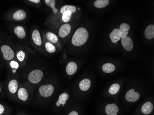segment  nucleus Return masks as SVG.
I'll return each mask as SVG.
<instances>
[{"instance_id": "nucleus-3", "label": "nucleus", "mask_w": 154, "mask_h": 115, "mask_svg": "<svg viewBox=\"0 0 154 115\" xmlns=\"http://www.w3.org/2000/svg\"><path fill=\"white\" fill-rule=\"evenodd\" d=\"M26 13L23 9H18L7 14L6 18L10 21H21L26 18Z\"/></svg>"}, {"instance_id": "nucleus-32", "label": "nucleus", "mask_w": 154, "mask_h": 115, "mask_svg": "<svg viewBox=\"0 0 154 115\" xmlns=\"http://www.w3.org/2000/svg\"><path fill=\"white\" fill-rule=\"evenodd\" d=\"M29 2H32V3H35V4H38L41 1L40 0H30Z\"/></svg>"}, {"instance_id": "nucleus-21", "label": "nucleus", "mask_w": 154, "mask_h": 115, "mask_svg": "<svg viewBox=\"0 0 154 115\" xmlns=\"http://www.w3.org/2000/svg\"><path fill=\"white\" fill-rule=\"evenodd\" d=\"M153 109V105L150 102L145 103L142 107V111L144 114H149L152 112Z\"/></svg>"}, {"instance_id": "nucleus-18", "label": "nucleus", "mask_w": 154, "mask_h": 115, "mask_svg": "<svg viewBox=\"0 0 154 115\" xmlns=\"http://www.w3.org/2000/svg\"><path fill=\"white\" fill-rule=\"evenodd\" d=\"M130 29L129 25L127 23H122L120 26V31L121 32V38H123L127 37L129 31Z\"/></svg>"}, {"instance_id": "nucleus-28", "label": "nucleus", "mask_w": 154, "mask_h": 115, "mask_svg": "<svg viewBox=\"0 0 154 115\" xmlns=\"http://www.w3.org/2000/svg\"><path fill=\"white\" fill-rule=\"evenodd\" d=\"M72 14V13L69 10L64 12L62 14V20L64 22H65V23L69 22L70 20L71 19Z\"/></svg>"}, {"instance_id": "nucleus-7", "label": "nucleus", "mask_w": 154, "mask_h": 115, "mask_svg": "<svg viewBox=\"0 0 154 115\" xmlns=\"http://www.w3.org/2000/svg\"><path fill=\"white\" fill-rule=\"evenodd\" d=\"M13 27V32L14 34L16 35L18 38L23 39L26 37V32L25 29L22 26H16L12 27Z\"/></svg>"}, {"instance_id": "nucleus-23", "label": "nucleus", "mask_w": 154, "mask_h": 115, "mask_svg": "<svg viewBox=\"0 0 154 115\" xmlns=\"http://www.w3.org/2000/svg\"><path fill=\"white\" fill-rule=\"evenodd\" d=\"M103 71L105 73H110L113 72L116 69L115 65L111 63H106L103 65L102 67Z\"/></svg>"}, {"instance_id": "nucleus-10", "label": "nucleus", "mask_w": 154, "mask_h": 115, "mask_svg": "<svg viewBox=\"0 0 154 115\" xmlns=\"http://www.w3.org/2000/svg\"><path fill=\"white\" fill-rule=\"evenodd\" d=\"M71 30V26L68 24H64L62 25L59 29V35L61 38L66 37L70 32Z\"/></svg>"}, {"instance_id": "nucleus-17", "label": "nucleus", "mask_w": 154, "mask_h": 115, "mask_svg": "<svg viewBox=\"0 0 154 115\" xmlns=\"http://www.w3.org/2000/svg\"><path fill=\"white\" fill-rule=\"evenodd\" d=\"M145 38L148 39H151L154 38V25H150L145 29L144 32Z\"/></svg>"}, {"instance_id": "nucleus-6", "label": "nucleus", "mask_w": 154, "mask_h": 115, "mask_svg": "<svg viewBox=\"0 0 154 115\" xmlns=\"http://www.w3.org/2000/svg\"><path fill=\"white\" fill-rule=\"evenodd\" d=\"M8 90L11 95H15L18 91L19 84L17 79L15 78L11 79L8 82Z\"/></svg>"}, {"instance_id": "nucleus-29", "label": "nucleus", "mask_w": 154, "mask_h": 115, "mask_svg": "<svg viewBox=\"0 0 154 115\" xmlns=\"http://www.w3.org/2000/svg\"><path fill=\"white\" fill-rule=\"evenodd\" d=\"M120 89V86L119 84H113V85L111 86L109 89V92L111 95H116L117 92H118Z\"/></svg>"}, {"instance_id": "nucleus-27", "label": "nucleus", "mask_w": 154, "mask_h": 115, "mask_svg": "<svg viewBox=\"0 0 154 115\" xmlns=\"http://www.w3.org/2000/svg\"><path fill=\"white\" fill-rule=\"evenodd\" d=\"M45 3L48 7H51L52 9L53 12L54 14H57L58 12L57 8L55 7V0H45Z\"/></svg>"}, {"instance_id": "nucleus-34", "label": "nucleus", "mask_w": 154, "mask_h": 115, "mask_svg": "<svg viewBox=\"0 0 154 115\" xmlns=\"http://www.w3.org/2000/svg\"><path fill=\"white\" fill-rule=\"evenodd\" d=\"M2 92V89L1 86L0 85V93H1Z\"/></svg>"}, {"instance_id": "nucleus-13", "label": "nucleus", "mask_w": 154, "mask_h": 115, "mask_svg": "<svg viewBox=\"0 0 154 115\" xmlns=\"http://www.w3.org/2000/svg\"><path fill=\"white\" fill-rule=\"evenodd\" d=\"M109 37L112 42L114 44H116L120 40L121 38V32L119 29H115L110 34Z\"/></svg>"}, {"instance_id": "nucleus-14", "label": "nucleus", "mask_w": 154, "mask_h": 115, "mask_svg": "<svg viewBox=\"0 0 154 115\" xmlns=\"http://www.w3.org/2000/svg\"><path fill=\"white\" fill-rule=\"evenodd\" d=\"M105 110L108 115H117L119 111L118 107L115 104H108L106 105Z\"/></svg>"}, {"instance_id": "nucleus-20", "label": "nucleus", "mask_w": 154, "mask_h": 115, "mask_svg": "<svg viewBox=\"0 0 154 115\" xmlns=\"http://www.w3.org/2000/svg\"><path fill=\"white\" fill-rule=\"evenodd\" d=\"M69 95L66 92L61 93L59 97V99L56 103L57 106H60V104H62V106H64L66 103V100L69 98Z\"/></svg>"}, {"instance_id": "nucleus-12", "label": "nucleus", "mask_w": 154, "mask_h": 115, "mask_svg": "<svg viewBox=\"0 0 154 115\" xmlns=\"http://www.w3.org/2000/svg\"><path fill=\"white\" fill-rule=\"evenodd\" d=\"M15 51V59L20 63H22L26 59V53L23 49L16 48L14 47Z\"/></svg>"}, {"instance_id": "nucleus-19", "label": "nucleus", "mask_w": 154, "mask_h": 115, "mask_svg": "<svg viewBox=\"0 0 154 115\" xmlns=\"http://www.w3.org/2000/svg\"><path fill=\"white\" fill-rule=\"evenodd\" d=\"M91 85V82L89 79H85L79 83V87L80 89L83 91L89 90Z\"/></svg>"}, {"instance_id": "nucleus-4", "label": "nucleus", "mask_w": 154, "mask_h": 115, "mask_svg": "<svg viewBox=\"0 0 154 115\" xmlns=\"http://www.w3.org/2000/svg\"><path fill=\"white\" fill-rule=\"evenodd\" d=\"M44 74L42 71L37 69L32 71L28 76V80L32 83L36 84L39 83L43 78Z\"/></svg>"}, {"instance_id": "nucleus-31", "label": "nucleus", "mask_w": 154, "mask_h": 115, "mask_svg": "<svg viewBox=\"0 0 154 115\" xmlns=\"http://www.w3.org/2000/svg\"><path fill=\"white\" fill-rule=\"evenodd\" d=\"M5 111V107L3 104H0V115H2Z\"/></svg>"}, {"instance_id": "nucleus-5", "label": "nucleus", "mask_w": 154, "mask_h": 115, "mask_svg": "<svg viewBox=\"0 0 154 115\" xmlns=\"http://www.w3.org/2000/svg\"><path fill=\"white\" fill-rule=\"evenodd\" d=\"M40 94L43 97L47 98L51 96L54 92V88L52 85H42L39 89Z\"/></svg>"}, {"instance_id": "nucleus-15", "label": "nucleus", "mask_w": 154, "mask_h": 115, "mask_svg": "<svg viewBox=\"0 0 154 115\" xmlns=\"http://www.w3.org/2000/svg\"><path fill=\"white\" fill-rule=\"evenodd\" d=\"M17 95L18 98L20 100H22L23 101H25L27 100L29 97V93L28 92L27 90L25 88L21 87L18 89L17 91Z\"/></svg>"}, {"instance_id": "nucleus-8", "label": "nucleus", "mask_w": 154, "mask_h": 115, "mask_svg": "<svg viewBox=\"0 0 154 115\" xmlns=\"http://www.w3.org/2000/svg\"><path fill=\"white\" fill-rule=\"evenodd\" d=\"M125 99L130 102H136L139 99L140 94L138 92H135L133 89L130 90L125 95Z\"/></svg>"}, {"instance_id": "nucleus-24", "label": "nucleus", "mask_w": 154, "mask_h": 115, "mask_svg": "<svg viewBox=\"0 0 154 115\" xmlns=\"http://www.w3.org/2000/svg\"><path fill=\"white\" fill-rule=\"evenodd\" d=\"M47 39L49 42L52 44H56L58 41L57 36L55 34L51 32H48L46 35Z\"/></svg>"}, {"instance_id": "nucleus-30", "label": "nucleus", "mask_w": 154, "mask_h": 115, "mask_svg": "<svg viewBox=\"0 0 154 115\" xmlns=\"http://www.w3.org/2000/svg\"><path fill=\"white\" fill-rule=\"evenodd\" d=\"M46 50L49 53H53L56 51L55 46L50 42H47L45 44Z\"/></svg>"}, {"instance_id": "nucleus-1", "label": "nucleus", "mask_w": 154, "mask_h": 115, "mask_svg": "<svg viewBox=\"0 0 154 115\" xmlns=\"http://www.w3.org/2000/svg\"><path fill=\"white\" fill-rule=\"evenodd\" d=\"M15 48L8 41L0 39V59L8 63L15 59Z\"/></svg>"}, {"instance_id": "nucleus-2", "label": "nucleus", "mask_w": 154, "mask_h": 115, "mask_svg": "<svg viewBox=\"0 0 154 115\" xmlns=\"http://www.w3.org/2000/svg\"><path fill=\"white\" fill-rule=\"evenodd\" d=\"M89 38V33L86 29L80 27L78 29L72 38V43L75 46L83 45L87 41Z\"/></svg>"}, {"instance_id": "nucleus-16", "label": "nucleus", "mask_w": 154, "mask_h": 115, "mask_svg": "<svg viewBox=\"0 0 154 115\" xmlns=\"http://www.w3.org/2000/svg\"><path fill=\"white\" fill-rule=\"evenodd\" d=\"M78 66L74 62H69L66 67V72L68 75H72L77 71Z\"/></svg>"}, {"instance_id": "nucleus-26", "label": "nucleus", "mask_w": 154, "mask_h": 115, "mask_svg": "<svg viewBox=\"0 0 154 115\" xmlns=\"http://www.w3.org/2000/svg\"><path fill=\"white\" fill-rule=\"evenodd\" d=\"M70 11L72 14H74L76 11V7L73 5H66L61 7L60 9V12L61 14H63L64 12L66 11Z\"/></svg>"}, {"instance_id": "nucleus-9", "label": "nucleus", "mask_w": 154, "mask_h": 115, "mask_svg": "<svg viewBox=\"0 0 154 115\" xmlns=\"http://www.w3.org/2000/svg\"><path fill=\"white\" fill-rule=\"evenodd\" d=\"M122 44L123 47L128 51H131L134 47V42L130 37H127L122 38Z\"/></svg>"}, {"instance_id": "nucleus-33", "label": "nucleus", "mask_w": 154, "mask_h": 115, "mask_svg": "<svg viewBox=\"0 0 154 115\" xmlns=\"http://www.w3.org/2000/svg\"><path fill=\"white\" fill-rule=\"evenodd\" d=\"M68 115H79V114L76 111H72L69 113Z\"/></svg>"}, {"instance_id": "nucleus-22", "label": "nucleus", "mask_w": 154, "mask_h": 115, "mask_svg": "<svg viewBox=\"0 0 154 115\" xmlns=\"http://www.w3.org/2000/svg\"><path fill=\"white\" fill-rule=\"evenodd\" d=\"M8 65H9V67L11 69V71L13 73H16V71L20 67L19 62L15 59L8 62Z\"/></svg>"}, {"instance_id": "nucleus-25", "label": "nucleus", "mask_w": 154, "mask_h": 115, "mask_svg": "<svg viewBox=\"0 0 154 115\" xmlns=\"http://www.w3.org/2000/svg\"><path fill=\"white\" fill-rule=\"evenodd\" d=\"M109 3V0H97L95 2L94 6L97 8H102L107 7Z\"/></svg>"}, {"instance_id": "nucleus-11", "label": "nucleus", "mask_w": 154, "mask_h": 115, "mask_svg": "<svg viewBox=\"0 0 154 115\" xmlns=\"http://www.w3.org/2000/svg\"><path fill=\"white\" fill-rule=\"evenodd\" d=\"M32 40L34 44L38 46H41L42 44V40L41 37L40 33L38 30L33 31L32 35Z\"/></svg>"}]
</instances>
